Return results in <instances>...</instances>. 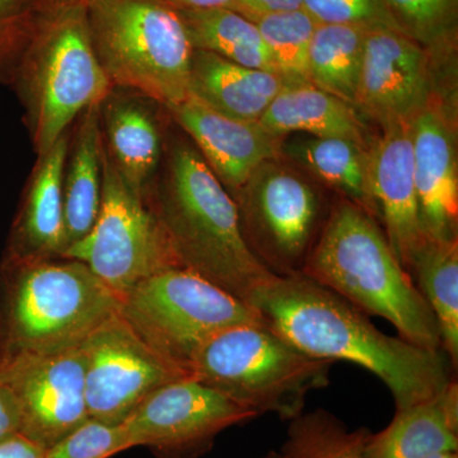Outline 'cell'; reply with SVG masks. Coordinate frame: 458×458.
Masks as SVG:
<instances>
[{
  "instance_id": "cell-1",
  "label": "cell",
  "mask_w": 458,
  "mask_h": 458,
  "mask_svg": "<svg viewBox=\"0 0 458 458\" xmlns=\"http://www.w3.org/2000/svg\"><path fill=\"white\" fill-rule=\"evenodd\" d=\"M250 306L301 352L351 361L378 377L396 410L436 396L454 379V366L441 349L386 335L357 307L303 274L274 276L255 292Z\"/></svg>"
},
{
  "instance_id": "cell-2",
  "label": "cell",
  "mask_w": 458,
  "mask_h": 458,
  "mask_svg": "<svg viewBox=\"0 0 458 458\" xmlns=\"http://www.w3.org/2000/svg\"><path fill=\"white\" fill-rule=\"evenodd\" d=\"M170 123L171 117L161 165L144 201L181 267L250 306L255 292L274 276L247 246L233 198L185 132Z\"/></svg>"
},
{
  "instance_id": "cell-3",
  "label": "cell",
  "mask_w": 458,
  "mask_h": 458,
  "mask_svg": "<svg viewBox=\"0 0 458 458\" xmlns=\"http://www.w3.org/2000/svg\"><path fill=\"white\" fill-rule=\"evenodd\" d=\"M302 274L364 315L387 319L409 343L443 351L434 313L384 229L346 199L331 207Z\"/></svg>"
},
{
  "instance_id": "cell-4",
  "label": "cell",
  "mask_w": 458,
  "mask_h": 458,
  "mask_svg": "<svg viewBox=\"0 0 458 458\" xmlns=\"http://www.w3.org/2000/svg\"><path fill=\"white\" fill-rule=\"evenodd\" d=\"M120 298L72 259L0 262V360L59 354L82 345Z\"/></svg>"
},
{
  "instance_id": "cell-5",
  "label": "cell",
  "mask_w": 458,
  "mask_h": 458,
  "mask_svg": "<svg viewBox=\"0 0 458 458\" xmlns=\"http://www.w3.org/2000/svg\"><path fill=\"white\" fill-rule=\"evenodd\" d=\"M12 87L25 107L36 155L42 156L113 89L90 41L86 7L41 16Z\"/></svg>"
},
{
  "instance_id": "cell-6",
  "label": "cell",
  "mask_w": 458,
  "mask_h": 458,
  "mask_svg": "<svg viewBox=\"0 0 458 458\" xmlns=\"http://www.w3.org/2000/svg\"><path fill=\"white\" fill-rule=\"evenodd\" d=\"M335 361L301 352L264 321L227 328L190 361L192 378L260 415L302 414L307 396L330 384Z\"/></svg>"
},
{
  "instance_id": "cell-7",
  "label": "cell",
  "mask_w": 458,
  "mask_h": 458,
  "mask_svg": "<svg viewBox=\"0 0 458 458\" xmlns=\"http://www.w3.org/2000/svg\"><path fill=\"white\" fill-rule=\"evenodd\" d=\"M90 41L111 84L164 106L189 98L192 47L179 12L161 0H90Z\"/></svg>"
},
{
  "instance_id": "cell-8",
  "label": "cell",
  "mask_w": 458,
  "mask_h": 458,
  "mask_svg": "<svg viewBox=\"0 0 458 458\" xmlns=\"http://www.w3.org/2000/svg\"><path fill=\"white\" fill-rule=\"evenodd\" d=\"M119 311L144 342L189 373L195 352L214 335L262 321L251 306L186 267L144 279L120 300Z\"/></svg>"
},
{
  "instance_id": "cell-9",
  "label": "cell",
  "mask_w": 458,
  "mask_h": 458,
  "mask_svg": "<svg viewBox=\"0 0 458 458\" xmlns=\"http://www.w3.org/2000/svg\"><path fill=\"white\" fill-rule=\"evenodd\" d=\"M63 259L86 264L120 300L144 279L182 267L161 223L123 179L105 146L98 219Z\"/></svg>"
},
{
  "instance_id": "cell-10",
  "label": "cell",
  "mask_w": 458,
  "mask_h": 458,
  "mask_svg": "<svg viewBox=\"0 0 458 458\" xmlns=\"http://www.w3.org/2000/svg\"><path fill=\"white\" fill-rule=\"evenodd\" d=\"M276 162L260 165L234 203L247 246L273 276L283 278L302 274L327 221L315 188Z\"/></svg>"
},
{
  "instance_id": "cell-11",
  "label": "cell",
  "mask_w": 458,
  "mask_h": 458,
  "mask_svg": "<svg viewBox=\"0 0 458 458\" xmlns=\"http://www.w3.org/2000/svg\"><path fill=\"white\" fill-rule=\"evenodd\" d=\"M89 418L122 426L158 388L191 377L155 351L119 310L99 324L81 345Z\"/></svg>"
},
{
  "instance_id": "cell-12",
  "label": "cell",
  "mask_w": 458,
  "mask_h": 458,
  "mask_svg": "<svg viewBox=\"0 0 458 458\" xmlns=\"http://www.w3.org/2000/svg\"><path fill=\"white\" fill-rule=\"evenodd\" d=\"M256 418L252 410L188 377L149 394L122 426L131 448L148 447L159 458H199L223 430Z\"/></svg>"
},
{
  "instance_id": "cell-13",
  "label": "cell",
  "mask_w": 458,
  "mask_h": 458,
  "mask_svg": "<svg viewBox=\"0 0 458 458\" xmlns=\"http://www.w3.org/2000/svg\"><path fill=\"white\" fill-rule=\"evenodd\" d=\"M0 381L20 405L21 436L45 451L89 419L81 346L45 357L0 360Z\"/></svg>"
},
{
  "instance_id": "cell-14",
  "label": "cell",
  "mask_w": 458,
  "mask_h": 458,
  "mask_svg": "<svg viewBox=\"0 0 458 458\" xmlns=\"http://www.w3.org/2000/svg\"><path fill=\"white\" fill-rule=\"evenodd\" d=\"M426 49L394 30L367 32L357 107L382 128L410 123L432 102V65Z\"/></svg>"
},
{
  "instance_id": "cell-15",
  "label": "cell",
  "mask_w": 458,
  "mask_h": 458,
  "mask_svg": "<svg viewBox=\"0 0 458 458\" xmlns=\"http://www.w3.org/2000/svg\"><path fill=\"white\" fill-rule=\"evenodd\" d=\"M165 107L233 200L260 165L278 161L283 153L284 138L259 122L225 116L192 98Z\"/></svg>"
},
{
  "instance_id": "cell-16",
  "label": "cell",
  "mask_w": 458,
  "mask_h": 458,
  "mask_svg": "<svg viewBox=\"0 0 458 458\" xmlns=\"http://www.w3.org/2000/svg\"><path fill=\"white\" fill-rule=\"evenodd\" d=\"M369 176L377 219L409 273L415 255L428 240L419 214L410 123L384 128L381 138L369 148Z\"/></svg>"
},
{
  "instance_id": "cell-17",
  "label": "cell",
  "mask_w": 458,
  "mask_h": 458,
  "mask_svg": "<svg viewBox=\"0 0 458 458\" xmlns=\"http://www.w3.org/2000/svg\"><path fill=\"white\" fill-rule=\"evenodd\" d=\"M419 214L428 240H458V164L454 126L430 104L410 122Z\"/></svg>"
},
{
  "instance_id": "cell-18",
  "label": "cell",
  "mask_w": 458,
  "mask_h": 458,
  "mask_svg": "<svg viewBox=\"0 0 458 458\" xmlns=\"http://www.w3.org/2000/svg\"><path fill=\"white\" fill-rule=\"evenodd\" d=\"M99 120L108 156L143 198L161 165L170 114L143 93L113 86L99 102Z\"/></svg>"
},
{
  "instance_id": "cell-19",
  "label": "cell",
  "mask_w": 458,
  "mask_h": 458,
  "mask_svg": "<svg viewBox=\"0 0 458 458\" xmlns=\"http://www.w3.org/2000/svg\"><path fill=\"white\" fill-rule=\"evenodd\" d=\"M71 129L38 162L23 190L3 256L26 260L62 259L66 250L63 176Z\"/></svg>"
},
{
  "instance_id": "cell-20",
  "label": "cell",
  "mask_w": 458,
  "mask_h": 458,
  "mask_svg": "<svg viewBox=\"0 0 458 458\" xmlns=\"http://www.w3.org/2000/svg\"><path fill=\"white\" fill-rule=\"evenodd\" d=\"M289 83L282 74L247 68L209 51L194 49L189 98L225 116L259 122Z\"/></svg>"
},
{
  "instance_id": "cell-21",
  "label": "cell",
  "mask_w": 458,
  "mask_h": 458,
  "mask_svg": "<svg viewBox=\"0 0 458 458\" xmlns=\"http://www.w3.org/2000/svg\"><path fill=\"white\" fill-rule=\"evenodd\" d=\"M458 450V385L452 379L426 401L396 415L384 430L370 434L367 458H426Z\"/></svg>"
},
{
  "instance_id": "cell-22",
  "label": "cell",
  "mask_w": 458,
  "mask_h": 458,
  "mask_svg": "<svg viewBox=\"0 0 458 458\" xmlns=\"http://www.w3.org/2000/svg\"><path fill=\"white\" fill-rule=\"evenodd\" d=\"M102 149L99 104H95L82 111L71 128L63 176L66 249L86 237L98 219L102 194Z\"/></svg>"
},
{
  "instance_id": "cell-23",
  "label": "cell",
  "mask_w": 458,
  "mask_h": 458,
  "mask_svg": "<svg viewBox=\"0 0 458 458\" xmlns=\"http://www.w3.org/2000/svg\"><path fill=\"white\" fill-rule=\"evenodd\" d=\"M259 123L279 138L298 131L316 138H345L367 146L366 128L357 108L311 82L285 86Z\"/></svg>"
},
{
  "instance_id": "cell-24",
  "label": "cell",
  "mask_w": 458,
  "mask_h": 458,
  "mask_svg": "<svg viewBox=\"0 0 458 458\" xmlns=\"http://www.w3.org/2000/svg\"><path fill=\"white\" fill-rule=\"evenodd\" d=\"M284 152L378 222L369 188V148L345 138L311 137L288 144Z\"/></svg>"
},
{
  "instance_id": "cell-25",
  "label": "cell",
  "mask_w": 458,
  "mask_h": 458,
  "mask_svg": "<svg viewBox=\"0 0 458 458\" xmlns=\"http://www.w3.org/2000/svg\"><path fill=\"white\" fill-rule=\"evenodd\" d=\"M419 292L434 313L442 349L454 370L458 366V240L426 243L415 255L409 271Z\"/></svg>"
},
{
  "instance_id": "cell-26",
  "label": "cell",
  "mask_w": 458,
  "mask_h": 458,
  "mask_svg": "<svg viewBox=\"0 0 458 458\" xmlns=\"http://www.w3.org/2000/svg\"><path fill=\"white\" fill-rule=\"evenodd\" d=\"M177 12L195 50L209 51L247 68L279 73L260 31L249 18L227 8Z\"/></svg>"
},
{
  "instance_id": "cell-27",
  "label": "cell",
  "mask_w": 458,
  "mask_h": 458,
  "mask_svg": "<svg viewBox=\"0 0 458 458\" xmlns=\"http://www.w3.org/2000/svg\"><path fill=\"white\" fill-rule=\"evenodd\" d=\"M367 32L357 27L318 25L310 45V82L354 107Z\"/></svg>"
},
{
  "instance_id": "cell-28",
  "label": "cell",
  "mask_w": 458,
  "mask_h": 458,
  "mask_svg": "<svg viewBox=\"0 0 458 458\" xmlns=\"http://www.w3.org/2000/svg\"><path fill=\"white\" fill-rule=\"evenodd\" d=\"M283 458H367L370 433L367 428L349 429L335 415L324 409L302 412L292 419Z\"/></svg>"
},
{
  "instance_id": "cell-29",
  "label": "cell",
  "mask_w": 458,
  "mask_h": 458,
  "mask_svg": "<svg viewBox=\"0 0 458 458\" xmlns=\"http://www.w3.org/2000/svg\"><path fill=\"white\" fill-rule=\"evenodd\" d=\"M403 35L426 49L433 60L454 56L457 47L458 0H385Z\"/></svg>"
},
{
  "instance_id": "cell-30",
  "label": "cell",
  "mask_w": 458,
  "mask_h": 458,
  "mask_svg": "<svg viewBox=\"0 0 458 458\" xmlns=\"http://www.w3.org/2000/svg\"><path fill=\"white\" fill-rule=\"evenodd\" d=\"M274 64L291 83L310 82L309 51L318 23L304 9L251 18Z\"/></svg>"
},
{
  "instance_id": "cell-31",
  "label": "cell",
  "mask_w": 458,
  "mask_h": 458,
  "mask_svg": "<svg viewBox=\"0 0 458 458\" xmlns=\"http://www.w3.org/2000/svg\"><path fill=\"white\" fill-rule=\"evenodd\" d=\"M40 18L33 0H0V84L12 86Z\"/></svg>"
},
{
  "instance_id": "cell-32",
  "label": "cell",
  "mask_w": 458,
  "mask_h": 458,
  "mask_svg": "<svg viewBox=\"0 0 458 458\" xmlns=\"http://www.w3.org/2000/svg\"><path fill=\"white\" fill-rule=\"evenodd\" d=\"M303 9L318 25L351 26L364 31H399L385 0H304Z\"/></svg>"
},
{
  "instance_id": "cell-33",
  "label": "cell",
  "mask_w": 458,
  "mask_h": 458,
  "mask_svg": "<svg viewBox=\"0 0 458 458\" xmlns=\"http://www.w3.org/2000/svg\"><path fill=\"white\" fill-rule=\"evenodd\" d=\"M131 445L123 426L89 419L62 441L45 451L44 458H110Z\"/></svg>"
},
{
  "instance_id": "cell-34",
  "label": "cell",
  "mask_w": 458,
  "mask_h": 458,
  "mask_svg": "<svg viewBox=\"0 0 458 458\" xmlns=\"http://www.w3.org/2000/svg\"><path fill=\"white\" fill-rule=\"evenodd\" d=\"M21 434V410L16 396L0 381V442Z\"/></svg>"
},
{
  "instance_id": "cell-35",
  "label": "cell",
  "mask_w": 458,
  "mask_h": 458,
  "mask_svg": "<svg viewBox=\"0 0 458 458\" xmlns=\"http://www.w3.org/2000/svg\"><path fill=\"white\" fill-rule=\"evenodd\" d=\"M304 0H236L234 11L249 20L303 8Z\"/></svg>"
},
{
  "instance_id": "cell-36",
  "label": "cell",
  "mask_w": 458,
  "mask_h": 458,
  "mask_svg": "<svg viewBox=\"0 0 458 458\" xmlns=\"http://www.w3.org/2000/svg\"><path fill=\"white\" fill-rule=\"evenodd\" d=\"M44 448L21 434L0 442V458H44Z\"/></svg>"
},
{
  "instance_id": "cell-37",
  "label": "cell",
  "mask_w": 458,
  "mask_h": 458,
  "mask_svg": "<svg viewBox=\"0 0 458 458\" xmlns=\"http://www.w3.org/2000/svg\"><path fill=\"white\" fill-rule=\"evenodd\" d=\"M176 11H207V9L236 8V0H161Z\"/></svg>"
},
{
  "instance_id": "cell-38",
  "label": "cell",
  "mask_w": 458,
  "mask_h": 458,
  "mask_svg": "<svg viewBox=\"0 0 458 458\" xmlns=\"http://www.w3.org/2000/svg\"><path fill=\"white\" fill-rule=\"evenodd\" d=\"M41 16L75 7H87L90 0H33Z\"/></svg>"
},
{
  "instance_id": "cell-39",
  "label": "cell",
  "mask_w": 458,
  "mask_h": 458,
  "mask_svg": "<svg viewBox=\"0 0 458 458\" xmlns=\"http://www.w3.org/2000/svg\"><path fill=\"white\" fill-rule=\"evenodd\" d=\"M426 458H458L457 452H443V454H433Z\"/></svg>"
},
{
  "instance_id": "cell-40",
  "label": "cell",
  "mask_w": 458,
  "mask_h": 458,
  "mask_svg": "<svg viewBox=\"0 0 458 458\" xmlns=\"http://www.w3.org/2000/svg\"><path fill=\"white\" fill-rule=\"evenodd\" d=\"M261 458H283L282 454H280V452L276 451H271L269 454H265V456H262Z\"/></svg>"
}]
</instances>
